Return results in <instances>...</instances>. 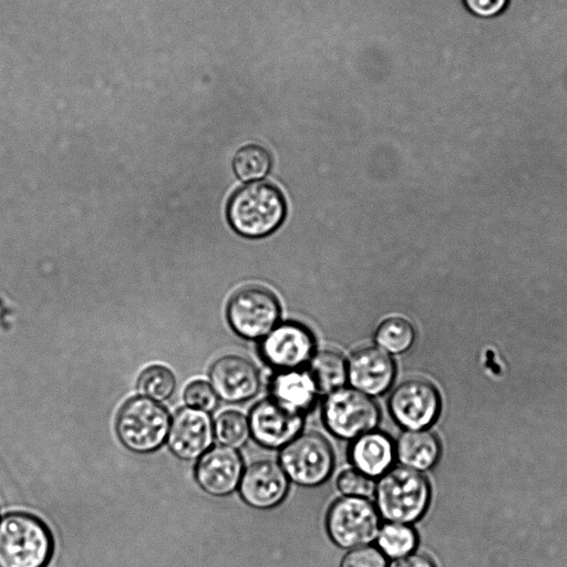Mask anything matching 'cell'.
<instances>
[{"label": "cell", "mask_w": 567, "mask_h": 567, "mask_svg": "<svg viewBox=\"0 0 567 567\" xmlns=\"http://www.w3.org/2000/svg\"><path fill=\"white\" fill-rule=\"evenodd\" d=\"M373 496L381 519L412 525L429 507L431 486L423 473L396 465L378 478Z\"/></svg>", "instance_id": "1"}, {"label": "cell", "mask_w": 567, "mask_h": 567, "mask_svg": "<svg viewBox=\"0 0 567 567\" xmlns=\"http://www.w3.org/2000/svg\"><path fill=\"white\" fill-rule=\"evenodd\" d=\"M53 539L38 517L21 512L0 518V567H45Z\"/></svg>", "instance_id": "2"}, {"label": "cell", "mask_w": 567, "mask_h": 567, "mask_svg": "<svg viewBox=\"0 0 567 567\" xmlns=\"http://www.w3.org/2000/svg\"><path fill=\"white\" fill-rule=\"evenodd\" d=\"M286 203L281 192L268 183H254L238 189L229 199L227 218L240 235L259 238L282 223Z\"/></svg>", "instance_id": "3"}, {"label": "cell", "mask_w": 567, "mask_h": 567, "mask_svg": "<svg viewBox=\"0 0 567 567\" xmlns=\"http://www.w3.org/2000/svg\"><path fill=\"white\" fill-rule=\"evenodd\" d=\"M171 420L166 409L144 396L130 399L121 408L115 430L122 444L135 453H150L164 443Z\"/></svg>", "instance_id": "4"}, {"label": "cell", "mask_w": 567, "mask_h": 567, "mask_svg": "<svg viewBox=\"0 0 567 567\" xmlns=\"http://www.w3.org/2000/svg\"><path fill=\"white\" fill-rule=\"evenodd\" d=\"M321 415L326 429L332 435L352 441L377 430L381 411L373 398L351 386H342L326 394Z\"/></svg>", "instance_id": "5"}, {"label": "cell", "mask_w": 567, "mask_h": 567, "mask_svg": "<svg viewBox=\"0 0 567 567\" xmlns=\"http://www.w3.org/2000/svg\"><path fill=\"white\" fill-rule=\"evenodd\" d=\"M278 463L290 482L315 487L330 477L334 467V453L322 434L302 432L280 449Z\"/></svg>", "instance_id": "6"}, {"label": "cell", "mask_w": 567, "mask_h": 567, "mask_svg": "<svg viewBox=\"0 0 567 567\" xmlns=\"http://www.w3.org/2000/svg\"><path fill=\"white\" fill-rule=\"evenodd\" d=\"M381 520L369 498L341 496L328 508L324 524L333 544L351 549L375 542Z\"/></svg>", "instance_id": "7"}, {"label": "cell", "mask_w": 567, "mask_h": 567, "mask_svg": "<svg viewBox=\"0 0 567 567\" xmlns=\"http://www.w3.org/2000/svg\"><path fill=\"white\" fill-rule=\"evenodd\" d=\"M280 313L276 296L267 288L248 286L233 295L227 318L233 330L246 339L264 338L271 331Z\"/></svg>", "instance_id": "8"}, {"label": "cell", "mask_w": 567, "mask_h": 567, "mask_svg": "<svg viewBox=\"0 0 567 567\" xmlns=\"http://www.w3.org/2000/svg\"><path fill=\"white\" fill-rule=\"evenodd\" d=\"M388 408L394 422L403 430H424L439 416L441 398L433 383L411 378L395 386L389 396Z\"/></svg>", "instance_id": "9"}, {"label": "cell", "mask_w": 567, "mask_h": 567, "mask_svg": "<svg viewBox=\"0 0 567 567\" xmlns=\"http://www.w3.org/2000/svg\"><path fill=\"white\" fill-rule=\"evenodd\" d=\"M259 351L264 361L276 371L300 369L315 353V339L299 323H281L262 338Z\"/></svg>", "instance_id": "10"}, {"label": "cell", "mask_w": 567, "mask_h": 567, "mask_svg": "<svg viewBox=\"0 0 567 567\" xmlns=\"http://www.w3.org/2000/svg\"><path fill=\"white\" fill-rule=\"evenodd\" d=\"M289 485L290 481L278 462L261 458L244 467L237 489L248 506L270 509L285 499Z\"/></svg>", "instance_id": "11"}, {"label": "cell", "mask_w": 567, "mask_h": 567, "mask_svg": "<svg viewBox=\"0 0 567 567\" xmlns=\"http://www.w3.org/2000/svg\"><path fill=\"white\" fill-rule=\"evenodd\" d=\"M248 422L250 436L257 444L266 449H281L301 433L303 415L267 398L254 404Z\"/></svg>", "instance_id": "12"}, {"label": "cell", "mask_w": 567, "mask_h": 567, "mask_svg": "<svg viewBox=\"0 0 567 567\" xmlns=\"http://www.w3.org/2000/svg\"><path fill=\"white\" fill-rule=\"evenodd\" d=\"M209 383L218 399L227 403H240L250 400L258 393L260 373L249 359L228 354L212 364Z\"/></svg>", "instance_id": "13"}, {"label": "cell", "mask_w": 567, "mask_h": 567, "mask_svg": "<svg viewBox=\"0 0 567 567\" xmlns=\"http://www.w3.org/2000/svg\"><path fill=\"white\" fill-rule=\"evenodd\" d=\"M347 364L350 386L371 398L384 394L393 384L396 372L394 360L379 347L354 350Z\"/></svg>", "instance_id": "14"}, {"label": "cell", "mask_w": 567, "mask_h": 567, "mask_svg": "<svg viewBox=\"0 0 567 567\" xmlns=\"http://www.w3.org/2000/svg\"><path fill=\"white\" fill-rule=\"evenodd\" d=\"M166 439L168 449L178 458H199L213 443L210 415L189 406L179 409L172 419Z\"/></svg>", "instance_id": "15"}, {"label": "cell", "mask_w": 567, "mask_h": 567, "mask_svg": "<svg viewBox=\"0 0 567 567\" xmlns=\"http://www.w3.org/2000/svg\"><path fill=\"white\" fill-rule=\"evenodd\" d=\"M244 462L236 449L217 445L208 449L195 466L200 488L213 496H226L238 488Z\"/></svg>", "instance_id": "16"}, {"label": "cell", "mask_w": 567, "mask_h": 567, "mask_svg": "<svg viewBox=\"0 0 567 567\" xmlns=\"http://www.w3.org/2000/svg\"><path fill=\"white\" fill-rule=\"evenodd\" d=\"M269 398L285 409L305 415L317 402L319 390L307 369L277 371L269 382Z\"/></svg>", "instance_id": "17"}, {"label": "cell", "mask_w": 567, "mask_h": 567, "mask_svg": "<svg viewBox=\"0 0 567 567\" xmlns=\"http://www.w3.org/2000/svg\"><path fill=\"white\" fill-rule=\"evenodd\" d=\"M348 455L353 468L375 480L392 467L394 442L386 433L373 430L353 439Z\"/></svg>", "instance_id": "18"}, {"label": "cell", "mask_w": 567, "mask_h": 567, "mask_svg": "<svg viewBox=\"0 0 567 567\" xmlns=\"http://www.w3.org/2000/svg\"><path fill=\"white\" fill-rule=\"evenodd\" d=\"M399 465L425 472L439 461L441 444L434 433L424 430H403L394 442Z\"/></svg>", "instance_id": "19"}, {"label": "cell", "mask_w": 567, "mask_h": 567, "mask_svg": "<svg viewBox=\"0 0 567 567\" xmlns=\"http://www.w3.org/2000/svg\"><path fill=\"white\" fill-rule=\"evenodd\" d=\"M307 370L313 378L320 394H328L348 382V364L344 357L336 350L315 352Z\"/></svg>", "instance_id": "20"}, {"label": "cell", "mask_w": 567, "mask_h": 567, "mask_svg": "<svg viewBox=\"0 0 567 567\" xmlns=\"http://www.w3.org/2000/svg\"><path fill=\"white\" fill-rule=\"evenodd\" d=\"M375 542L385 557L396 559L414 551L417 534L412 525L385 522L381 524Z\"/></svg>", "instance_id": "21"}, {"label": "cell", "mask_w": 567, "mask_h": 567, "mask_svg": "<svg viewBox=\"0 0 567 567\" xmlns=\"http://www.w3.org/2000/svg\"><path fill=\"white\" fill-rule=\"evenodd\" d=\"M213 432L220 445L237 450L250 436L248 416L237 410H225L214 420Z\"/></svg>", "instance_id": "22"}, {"label": "cell", "mask_w": 567, "mask_h": 567, "mask_svg": "<svg viewBox=\"0 0 567 567\" xmlns=\"http://www.w3.org/2000/svg\"><path fill=\"white\" fill-rule=\"evenodd\" d=\"M414 337V329L406 319L392 317L378 327L374 340L377 347L389 354H400L410 349Z\"/></svg>", "instance_id": "23"}, {"label": "cell", "mask_w": 567, "mask_h": 567, "mask_svg": "<svg viewBox=\"0 0 567 567\" xmlns=\"http://www.w3.org/2000/svg\"><path fill=\"white\" fill-rule=\"evenodd\" d=\"M271 166L269 152L257 144H248L239 148L233 159V168L237 177L244 182L257 181L266 176Z\"/></svg>", "instance_id": "24"}, {"label": "cell", "mask_w": 567, "mask_h": 567, "mask_svg": "<svg viewBox=\"0 0 567 567\" xmlns=\"http://www.w3.org/2000/svg\"><path fill=\"white\" fill-rule=\"evenodd\" d=\"M175 386L176 380L173 372L162 364L150 365L137 379L138 393L156 402L171 398Z\"/></svg>", "instance_id": "25"}, {"label": "cell", "mask_w": 567, "mask_h": 567, "mask_svg": "<svg viewBox=\"0 0 567 567\" xmlns=\"http://www.w3.org/2000/svg\"><path fill=\"white\" fill-rule=\"evenodd\" d=\"M375 480L353 467L343 470L336 480V486L342 496L369 498L374 495Z\"/></svg>", "instance_id": "26"}, {"label": "cell", "mask_w": 567, "mask_h": 567, "mask_svg": "<svg viewBox=\"0 0 567 567\" xmlns=\"http://www.w3.org/2000/svg\"><path fill=\"white\" fill-rule=\"evenodd\" d=\"M184 401L192 409L210 412L217 406L218 396L210 383L204 380H195L185 388Z\"/></svg>", "instance_id": "27"}, {"label": "cell", "mask_w": 567, "mask_h": 567, "mask_svg": "<svg viewBox=\"0 0 567 567\" xmlns=\"http://www.w3.org/2000/svg\"><path fill=\"white\" fill-rule=\"evenodd\" d=\"M340 567H388V561L377 546L365 545L349 549Z\"/></svg>", "instance_id": "28"}, {"label": "cell", "mask_w": 567, "mask_h": 567, "mask_svg": "<svg viewBox=\"0 0 567 567\" xmlns=\"http://www.w3.org/2000/svg\"><path fill=\"white\" fill-rule=\"evenodd\" d=\"M511 0H462L466 10L475 17L489 19L499 16Z\"/></svg>", "instance_id": "29"}, {"label": "cell", "mask_w": 567, "mask_h": 567, "mask_svg": "<svg viewBox=\"0 0 567 567\" xmlns=\"http://www.w3.org/2000/svg\"><path fill=\"white\" fill-rule=\"evenodd\" d=\"M388 567H435L433 561L425 555L415 554L414 551L393 559Z\"/></svg>", "instance_id": "30"}]
</instances>
